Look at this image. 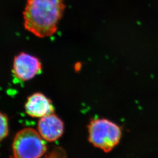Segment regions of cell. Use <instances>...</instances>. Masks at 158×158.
Here are the masks:
<instances>
[{
	"label": "cell",
	"mask_w": 158,
	"mask_h": 158,
	"mask_svg": "<svg viewBox=\"0 0 158 158\" xmlns=\"http://www.w3.org/2000/svg\"><path fill=\"white\" fill-rule=\"evenodd\" d=\"M65 8L64 0H27L23 12L25 28L39 38L52 36Z\"/></svg>",
	"instance_id": "obj_1"
},
{
	"label": "cell",
	"mask_w": 158,
	"mask_h": 158,
	"mask_svg": "<svg viewBox=\"0 0 158 158\" xmlns=\"http://www.w3.org/2000/svg\"><path fill=\"white\" fill-rule=\"evenodd\" d=\"M88 130L89 141L105 152H110L117 146L121 138L120 127L105 118L91 120Z\"/></svg>",
	"instance_id": "obj_2"
},
{
	"label": "cell",
	"mask_w": 158,
	"mask_h": 158,
	"mask_svg": "<svg viewBox=\"0 0 158 158\" xmlns=\"http://www.w3.org/2000/svg\"><path fill=\"white\" fill-rule=\"evenodd\" d=\"M47 149L39 133L31 128L19 131L12 143L14 158H40Z\"/></svg>",
	"instance_id": "obj_3"
},
{
	"label": "cell",
	"mask_w": 158,
	"mask_h": 158,
	"mask_svg": "<svg viewBox=\"0 0 158 158\" xmlns=\"http://www.w3.org/2000/svg\"><path fill=\"white\" fill-rule=\"evenodd\" d=\"M42 66L38 58L25 52H21L14 59L12 73L15 78L26 81L41 73Z\"/></svg>",
	"instance_id": "obj_4"
},
{
	"label": "cell",
	"mask_w": 158,
	"mask_h": 158,
	"mask_svg": "<svg viewBox=\"0 0 158 158\" xmlns=\"http://www.w3.org/2000/svg\"><path fill=\"white\" fill-rule=\"evenodd\" d=\"M38 129L39 133L44 140L54 142L62 135L64 130V123L53 113L40 118Z\"/></svg>",
	"instance_id": "obj_5"
},
{
	"label": "cell",
	"mask_w": 158,
	"mask_h": 158,
	"mask_svg": "<svg viewBox=\"0 0 158 158\" xmlns=\"http://www.w3.org/2000/svg\"><path fill=\"white\" fill-rule=\"evenodd\" d=\"M25 112L32 118H41L54 113L52 101L42 93H36L28 97L25 104Z\"/></svg>",
	"instance_id": "obj_6"
},
{
	"label": "cell",
	"mask_w": 158,
	"mask_h": 158,
	"mask_svg": "<svg viewBox=\"0 0 158 158\" xmlns=\"http://www.w3.org/2000/svg\"><path fill=\"white\" fill-rule=\"evenodd\" d=\"M8 132L9 127L7 117L0 111V142L7 136Z\"/></svg>",
	"instance_id": "obj_7"
}]
</instances>
